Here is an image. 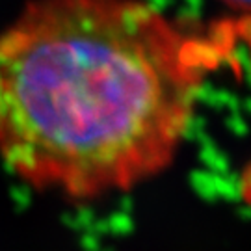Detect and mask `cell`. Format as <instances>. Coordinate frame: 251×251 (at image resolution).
Listing matches in <instances>:
<instances>
[{"label": "cell", "instance_id": "cell-1", "mask_svg": "<svg viewBox=\"0 0 251 251\" xmlns=\"http://www.w3.org/2000/svg\"><path fill=\"white\" fill-rule=\"evenodd\" d=\"M229 43L140 0H34L0 34V154L69 198L132 188L171 164Z\"/></svg>", "mask_w": 251, "mask_h": 251}, {"label": "cell", "instance_id": "cell-2", "mask_svg": "<svg viewBox=\"0 0 251 251\" xmlns=\"http://www.w3.org/2000/svg\"><path fill=\"white\" fill-rule=\"evenodd\" d=\"M222 6L233 13L234 19H229L224 25V30L231 41L244 39L248 41L251 37V0H218Z\"/></svg>", "mask_w": 251, "mask_h": 251}, {"label": "cell", "instance_id": "cell-3", "mask_svg": "<svg viewBox=\"0 0 251 251\" xmlns=\"http://www.w3.org/2000/svg\"><path fill=\"white\" fill-rule=\"evenodd\" d=\"M248 43H250V47H251V37H250V39H248Z\"/></svg>", "mask_w": 251, "mask_h": 251}]
</instances>
